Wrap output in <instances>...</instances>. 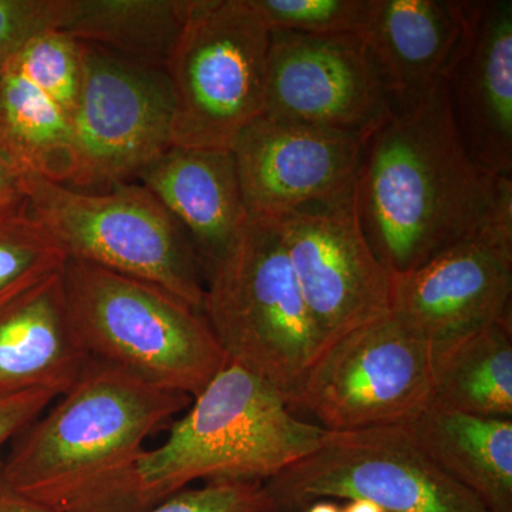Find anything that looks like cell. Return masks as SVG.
Returning a JSON list of instances; mask_svg holds the SVG:
<instances>
[{
    "mask_svg": "<svg viewBox=\"0 0 512 512\" xmlns=\"http://www.w3.org/2000/svg\"><path fill=\"white\" fill-rule=\"evenodd\" d=\"M271 28L251 0H190L165 72L173 146L227 148L264 114Z\"/></svg>",
    "mask_w": 512,
    "mask_h": 512,
    "instance_id": "52a82bcc",
    "label": "cell"
},
{
    "mask_svg": "<svg viewBox=\"0 0 512 512\" xmlns=\"http://www.w3.org/2000/svg\"><path fill=\"white\" fill-rule=\"evenodd\" d=\"M63 0H0V67L37 36L57 32Z\"/></svg>",
    "mask_w": 512,
    "mask_h": 512,
    "instance_id": "4316f807",
    "label": "cell"
},
{
    "mask_svg": "<svg viewBox=\"0 0 512 512\" xmlns=\"http://www.w3.org/2000/svg\"><path fill=\"white\" fill-rule=\"evenodd\" d=\"M468 157L491 177L512 178V2L470 3V20L444 80Z\"/></svg>",
    "mask_w": 512,
    "mask_h": 512,
    "instance_id": "9a60e30c",
    "label": "cell"
},
{
    "mask_svg": "<svg viewBox=\"0 0 512 512\" xmlns=\"http://www.w3.org/2000/svg\"><path fill=\"white\" fill-rule=\"evenodd\" d=\"M305 512H342V508L333 501L319 500L309 505Z\"/></svg>",
    "mask_w": 512,
    "mask_h": 512,
    "instance_id": "1f68e13d",
    "label": "cell"
},
{
    "mask_svg": "<svg viewBox=\"0 0 512 512\" xmlns=\"http://www.w3.org/2000/svg\"><path fill=\"white\" fill-rule=\"evenodd\" d=\"M83 43L63 32L33 39L9 63L72 117L83 80Z\"/></svg>",
    "mask_w": 512,
    "mask_h": 512,
    "instance_id": "cb8c5ba5",
    "label": "cell"
},
{
    "mask_svg": "<svg viewBox=\"0 0 512 512\" xmlns=\"http://www.w3.org/2000/svg\"><path fill=\"white\" fill-rule=\"evenodd\" d=\"M0 144L26 173L57 184L66 180L72 117L12 64L2 67Z\"/></svg>",
    "mask_w": 512,
    "mask_h": 512,
    "instance_id": "7402d4cb",
    "label": "cell"
},
{
    "mask_svg": "<svg viewBox=\"0 0 512 512\" xmlns=\"http://www.w3.org/2000/svg\"><path fill=\"white\" fill-rule=\"evenodd\" d=\"M137 178L183 227L205 274L234 248L251 220L237 161L227 148L173 146Z\"/></svg>",
    "mask_w": 512,
    "mask_h": 512,
    "instance_id": "e0dca14e",
    "label": "cell"
},
{
    "mask_svg": "<svg viewBox=\"0 0 512 512\" xmlns=\"http://www.w3.org/2000/svg\"><path fill=\"white\" fill-rule=\"evenodd\" d=\"M62 274L0 312V399L30 390L62 396L89 360L67 311Z\"/></svg>",
    "mask_w": 512,
    "mask_h": 512,
    "instance_id": "ac0fdd59",
    "label": "cell"
},
{
    "mask_svg": "<svg viewBox=\"0 0 512 512\" xmlns=\"http://www.w3.org/2000/svg\"><path fill=\"white\" fill-rule=\"evenodd\" d=\"M326 430L296 419L278 390L229 362L161 446L138 458L131 512H143L195 481L265 483L319 446Z\"/></svg>",
    "mask_w": 512,
    "mask_h": 512,
    "instance_id": "3957f363",
    "label": "cell"
},
{
    "mask_svg": "<svg viewBox=\"0 0 512 512\" xmlns=\"http://www.w3.org/2000/svg\"><path fill=\"white\" fill-rule=\"evenodd\" d=\"M0 82H2V67H0Z\"/></svg>",
    "mask_w": 512,
    "mask_h": 512,
    "instance_id": "d6a6232c",
    "label": "cell"
},
{
    "mask_svg": "<svg viewBox=\"0 0 512 512\" xmlns=\"http://www.w3.org/2000/svg\"><path fill=\"white\" fill-rule=\"evenodd\" d=\"M363 137L261 116L231 151L251 220L330 207L355 197Z\"/></svg>",
    "mask_w": 512,
    "mask_h": 512,
    "instance_id": "4fadbf2b",
    "label": "cell"
},
{
    "mask_svg": "<svg viewBox=\"0 0 512 512\" xmlns=\"http://www.w3.org/2000/svg\"><path fill=\"white\" fill-rule=\"evenodd\" d=\"M342 512H384L379 505L372 503L363 498H356V500H349L348 504L342 508Z\"/></svg>",
    "mask_w": 512,
    "mask_h": 512,
    "instance_id": "4dcf8cb0",
    "label": "cell"
},
{
    "mask_svg": "<svg viewBox=\"0 0 512 512\" xmlns=\"http://www.w3.org/2000/svg\"><path fill=\"white\" fill-rule=\"evenodd\" d=\"M143 512H282L261 481H211L184 488Z\"/></svg>",
    "mask_w": 512,
    "mask_h": 512,
    "instance_id": "484cf974",
    "label": "cell"
},
{
    "mask_svg": "<svg viewBox=\"0 0 512 512\" xmlns=\"http://www.w3.org/2000/svg\"><path fill=\"white\" fill-rule=\"evenodd\" d=\"M355 205L390 275L484 232L512 234V178L491 177L468 157L444 84L363 137Z\"/></svg>",
    "mask_w": 512,
    "mask_h": 512,
    "instance_id": "6da1fadb",
    "label": "cell"
},
{
    "mask_svg": "<svg viewBox=\"0 0 512 512\" xmlns=\"http://www.w3.org/2000/svg\"><path fill=\"white\" fill-rule=\"evenodd\" d=\"M50 390H30L0 399V450L57 399Z\"/></svg>",
    "mask_w": 512,
    "mask_h": 512,
    "instance_id": "83f0119b",
    "label": "cell"
},
{
    "mask_svg": "<svg viewBox=\"0 0 512 512\" xmlns=\"http://www.w3.org/2000/svg\"><path fill=\"white\" fill-rule=\"evenodd\" d=\"M512 235L487 231L392 275L390 312L433 352L511 319Z\"/></svg>",
    "mask_w": 512,
    "mask_h": 512,
    "instance_id": "5bb4252c",
    "label": "cell"
},
{
    "mask_svg": "<svg viewBox=\"0 0 512 512\" xmlns=\"http://www.w3.org/2000/svg\"><path fill=\"white\" fill-rule=\"evenodd\" d=\"M59 397L15 437L0 477L52 512H131L144 441L188 409L192 397L93 357Z\"/></svg>",
    "mask_w": 512,
    "mask_h": 512,
    "instance_id": "7a4b0ae2",
    "label": "cell"
},
{
    "mask_svg": "<svg viewBox=\"0 0 512 512\" xmlns=\"http://www.w3.org/2000/svg\"><path fill=\"white\" fill-rule=\"evenodd\" d=\"M202 315L229 362L296 406L323 345L271 222L249 220L234 248L208 269Z\"/></svg>",
    "mask_w": 512,
    "mask_h": 512,
    "instance_id": "5b68a950",
    "label": "cell"
},
{
    "mask_svg": "<svg viewBox=\"0 0 512 512\" xmlns=\"http://www.w3.org/2000/svg\"><path fill=\"white\" fill-rule=\"evenodd\" d=\"M433 403V349L392 312L333 340L309 367L298 409L329 431L407 426Z\"/></svg>",
    "mask_w": 512,
    "mask_h": 512,
    "instance_id": "9c48e42d",
    "label": "cell"
},
{
    "mask_svg": "<svg viewBox=\"0 0 512 512\" xmlns=\"http://www.w3.org/2000/svg\"><path fill=\"white\" fill-rule=\"evenodd\" d=\"M265 221L284 244L323 349L390 312L392 275L363 234L355 197Z\"/></svg>",
    "mask_w": 512,
    "mask_h": 512,
    "instance_id": "8fae6325",
    "label": "cell"
},
{
    "mask_svg": "<svg viewBox=\"0 0 512 512\" xmlns=\"http://www.w3.org/2000/svg\"><path fill=\"white\" fill-rule=\"evenodd\" d=\"M271 29L306 35H363L376 0H251Z\"/></svg>",
    "mask_w": 512,
    "mask_h": 512,
    "instance_id": "d4e9b609",
    "label": "cell"
},
{
    "mask_svg": "<svg viewBox=\"0 0 512 512\" xmlns=\"http://www.w3.org/2000/svg\"><path fill=\"white\" fill-rule=\"evenodd\" d=\"M29 177L0 144V222L30 215Z\"/></svg>",
    "mask_w": 512,
    "mask_h": 512,
    "instance_id": "f1b7e54d",
    "label": "cell"
},
{
    "mask_svg": "<svg viewBox=\"0 0 512 512\" xmlns=\"http://www.w3.org/2000/svg\"><path fill=\"white\" fill-rule=\"evenodd\" d=\"M0 512H52L36 501L13 491L0 477Z\"/></svg>",
    "mask_w": 512,
    "mask_h": 512,
    "instance_id": "f546056e",
    "label": "cell"
},
{
    "mask_svg": "<svg viewBox=\"0 0 512 512\" xmlns=\"http://www.w3.org/2000/svg\"><path fill=\"white\" fill-rule=\"evenodd\" d=\"M83 80L72 114L62 185L101 191L130 183L173 147L174 97L165 70L83 43Z\"/></svg>",
    "mask_w": 512,
    "mask_h": 512,
    "instance_id": "30bf717a",
    "label": "cell"
},
{
    "mask_svg": "<svg viewBox=\"0 0 512 512\" xmlns=\"http://www.w3.org/2000/svg\"><path fill=\"white\" fill-rule=\"evenodd\" d=\"M431 406L512 419L511 319L433 352Z\"/></svg>",
    "mask_w": 512,
    "mask_h": 512,
    "instance_id": "44dd1931",
    "label": "cell"
},
{
    "mask_svg": "<svg viewBox=\"0 0 512 512\" xmlns=\"http://www.w3.org/2000/svg\"><path fill=\"white\" fill-rule=\"evenodd\" d=\"M471 2L376 0L363 33L392 110L439 90L466 37Z\"/></svg>",
    "mask_w": 512,
    "mask_h": 512,
    "instance_id": "2e32d148",
    "label": "cell"
},
{
    "mask_svg": "<svg viewBox=\"0 0 512 512\" xmlns=\"http://www.w3.org/2000/svg\"><path fill=\"white\" fill-rule=\"evenodd\" d=\"M30 215L69 258L164 288L202 313L205 272L183 227L141 184L82 191L29 177Z\"/></svg>",
    "mask_w": 512,
    "mask_h": 512,
    "instance_id": "8992f818",
    "label": "cell"
},
{
    "mask_svg": "<svg viewBox=\"0 0 512 512\" xmlns=\"http://www.w3.org/2000/svg\"><path fill=\"white\" fill-rule=\"evenodd\" d=\"M69 255L32 215L0 222V312L47 278Z\"/></svg>",
    "mask_w": 512,
    "mask_h": 512,
    "instance_id": "603a6c76",
    "label": "cell"
},
{
    "mask_svg": "<svg viewBox=\"0 0 512 512\" xmlns=\"http://www.w3.org/2000/svg\"><path fill=\"white\" fill-rule=\"evenodd\" d=\"M67 311L84 352L194 399L228 357L197 309L164 288L69 258Z\"/></svg>",
    "mask_w": 512,
    "mask_h": 512,
    "instance_id": "277c9868",
    "label": "cell"
},
{
    "mask_svg": "<svg viewBox=\"0 0 512 512\" xmlns=\"http://www.w3.org/2000/svg\"><path fill=\"white\" fill-rule=\"evenodd\" d=\"M390 113L362 35L271 29L262 116L365 137Z\"/></svg>",
    "mask_w": 512,
    "mask_h": 512,
    "instance_id": "7c38bea8",
    "label": "cell"
},
{
    "mask_svg": "<svg viewBox=\"0 0 512 512\" xmlns=\"http://www.w3.org/2000/svg\"><path fill=\"white\" fill-rule=\"evenodd\" d=\"M421 448L487 512H512V419L430 406L407 424Z\"/></svg>",
    "mask_w": 512,
    "mask_h": 512,
    "instance_id": "d6986e66",
    "label": "cell"
},
{
    "mask_svg": "<svg viewBox=\"0 0 512 512\" xmlns=\"http://www.w3.org/2000/svg\"><path fill=\"white\" fill-rule=\"evenodd\" d=\"M265 487L282 512H305L330 498H363L384 512H487L431 460L407 426L326 430L312 453Z\"/></svg>",
    "mask_w": 512,
    "mask_h": 512,
    "instance_id": "ba28073f",
    "label": "cell"
},
{
    "mask_svg": "<svg viewBox=\"0 0 512 512\" xmlns=\"http://www.w3.org/2000/svg\"><path fill=\"white\" fill-rule=\"evenodd\" d=\"M190 0H63L57 32L127 62L165 70Z\"/></svg>",
    "mask_w": 512,
    "mask_h": 512,
    "instance_id": "ffe728a7",
    "label": "cell"
}]
</instances>
